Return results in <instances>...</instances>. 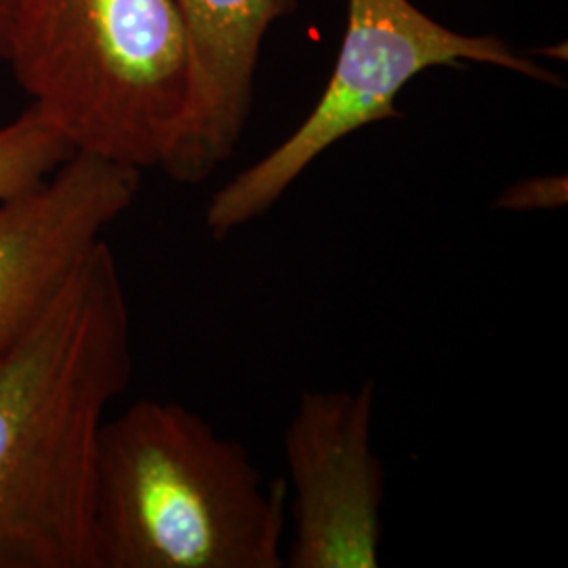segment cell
Wrapping results in <instances>:
<instances>
[{"label":"cell","mask_w":568,"mask_h":568,"mask_svg":"<svg viewBox=\"0 0 568 568\" xmlns=\"http://www.w3.org/2000/svg\"><path fill=\"white\" fill-rule=\"evenodd\" d=\"M192 60V121L173 180L199 183L243 140L265 32L295 0H173Z\"/></svg>","instance_id":"cell-7"},{"label":"cell","mask_w":568,"mask_h":568,"mask_svg":"<svg viewBox=\"0 0 568 568\" xmlns=\"http://www.w3.org/2000/svg\"><path fill=\"white\" fill-rule=\"evenodd\" d=\"M4 60L74 154L173 180L192 121L173 0H7Z\"/></svg>","instance_id":"cell-3"},{"label":"cell","mask_w":568,"mask_h":568,"mask_svg":"<svg viewBox=\"0 0 568 568\" xmlns=\"http://www.w3.org/2000/svg\"><path fill=\"white\" fill-rule=\"evenodd\" d=\"M375 382L307 389L284 429L291 568H377L387 471L375 448Z\"/></svg>","instance_id":"cell-5"},{"label":"cell","mask_w":568,"mask_h":568,"mask_svg":"<svg viewBox=\"0 0 568 568\" xmlns=\"http://www.w3.org/2000/svg\"><path fill=\"white\" fill-rule=\"evenodd\" d=\"M72 148L37 108L0 126V201L44 182L72 156Z\"/></svg>","instance_id":"cell-8"},{"label":"cell","mask_w":568,"mask_h":568,"mask_svg":"<svg viewBox=\"0 0 568 568\" xmlns=\"http://www.w3.org/2000/svg\"><path fill=\"white\" fill-rule=\"evenodd\" d=\"M464 61L497 65L551 87L565 84L499 37L448 30L410 0H347L344 42L321 100L288 138L211 196L204 211L211 239L222 243L267 215L293 183L347 135L400 119L396 100L417 74Z\"/></svg>","instance_id":"cell-4"},{"label":"cell","mask_w":568,"mask_h":568,"mask_svg":"<svg viewBox=\"0 0 568 568\" xmlns=\"http://www.w3.org/2000/svg\"><path fill=\"white\" fill-rule=\"evenodd\" d=\"M140 185L138 169L72 154L44 182L0 201V363L133 206Z\"/></svg>","instance_id":"cell-6"},{"label":"cell","mask_w":568,"mask_h":568,"mask_svg":"<svg viewBox=\"0 0 568 568\" xmlns=\"http://www.w3.org/2000/svg\"><path fill=\"white\" fill-rule=\"evenodd\" d=\"M284 478L173 400L105 419L93 490L95 568H283Z\"/></svg>","instance_id":"cell-2"},{"label":"cell","mask_w":568,"mask_h":568,"mask_svg":"<svg viewBox=\"0 0 568 568\" xmlns=\"http://www.w3.org/2000/svg\"><path fill=\"white\" fill-rule=\"evenodd\" d=\"M568 203L567 175H535L525 178L520 182L511 183L497 201L493 209L506 213H537V211H558Z\"/></svg>","instance_id":"cell-9"},{"label":"cell","mask_w":568,"mask_h":568,"mask_svg":"<svg viewBox=\"0 0 568 568\" xmlns=\"http://www.w3.org/2000/svg\"><path fill=\"white\" fill-rule=\"evenodd\" d=\"M131 373V310L103 239L0 363V568H95L98 450Z\"/></svg>","instance_id":"cell-1"},{"label":"cell","mask_w":568,"mask_h":568,"mask_svg":"<svg viewBox=\"0 0 568 568\" xmlns=\"http://www.w3.org/2000/svg\"><path fill=\"white\" fill-rule=\"evenodd\" d=\"M7 53V0H0V58Z\"/></svg>","instance_id":"cell-10"}]
</instances>
